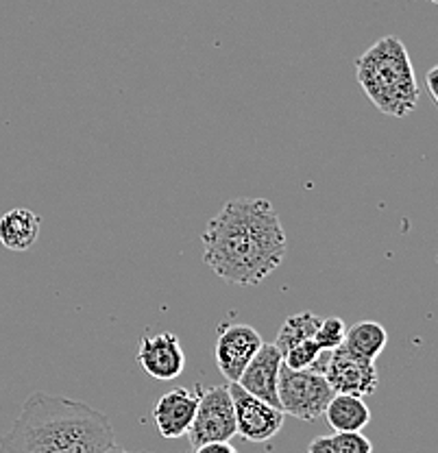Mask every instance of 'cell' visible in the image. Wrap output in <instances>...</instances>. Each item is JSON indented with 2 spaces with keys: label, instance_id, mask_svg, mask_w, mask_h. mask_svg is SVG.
Wrapping results in <instances>:
<instances>
[{
  "label": "cell",
  "instance_id": "cell-7",
  "mask_svg": "<svg viewBox=\"0 0 438 453\" xmlns=\"http://www.w3.org/2000/svg\"><path fill=\"white\" fill-rule=\"evenodd\" d=\"M229 395L234 401L235 436L249 442H268L284 427L286 414L277 405L257 399L238 384H229Z\"/></svg>",
  "mask_w": 438,
  "mask_h": 453
},
{
  "label": "cell",
  "instance_id": "cell-21",
  "mask_svg": "<svg viewBox=\"0 0 438 453\" xmlns=\"http://www.w3.org/2000/svg\"><path fill=\"white\" fill-rule=\"evenodd\" d=\"M436 74H438V68H436V65H432V68L430 70H427V88H430V94H432V98H434V103L438 101V94H436V81H434V79H436Z\"/></svg>",
  "mask_w": 438,
  "mask_h": 453
},
{
  "label": "cell",
  "instance_id": "cell-15",
  "mask_svg": "<svg viewBox=\"0 0 438 453\" xmlns=\"http://www.w3.org/2000/svg\"><path fill=\"white\" fill-rule=\"evenodd\" d=\"M321 319H319L314 311H299V314H292L284 320V325L277 332L275 344L280 347V351L284 353L286 349L295 347V344L304 342V340L314 338Z\"/></svg>",
  "mask_w": 438,
  "mask_h": 453
},
{
  "label": "cell",
  "instance_id": "cell-20",
  "mask_svg": "<svg viewBox=\"0 0 438 453\" xmlns=\"http://www.w3.org/2000/svg\"><path fill=\"white\" fill-rule=\"evenodd\" d=\"M308 453H338L332 436H319L308 445Z\"/></svg>",
  "mask_w": 438,
  "mask_h": 453
},
{
  "label": "cell",
  "instance_id": "cell-13",
  "mask_svg": "<svg viewBox=\"0 0 438 453\" xmlns=\"http://www.w3.org/2000/svg\"><path fill=\"white\" fill-rule=\"evenodd\" d=\"M325 418L329 427L336 432H362L371 423V410L365 396L338 395L334 393L332 401L325 408Z\"/></svg>",
  "mask_w": 438,
  "mask_h": 453
},
{
  "label": "cell",
  "instance_id": "cell-3",
  "mask_svg": "<svg viewBox=\"0 0 438 453\" xmlns=\"http://www.w3.org/2000/svg\"><path fill=\"white\" fill-rule=\"evenodd\" d=\"M356 79L365 96L384 116L406 118L417 110L421 88L406 44L384 35L356 59Z\"/></svg>",
  "mask_w": 438,
  "mask_h": 453
},
{
  "label": "cell",
  "instance_id": "cell-22",
  "mask_svg": "<svg viewBox=\"0 0 438 453\" xmlns=\"http://www.w3.org/2000/svg\"><path fill=\"white\" fill-rule=\"evenodd\" d=\"M105 453H153V451H125V449H120V447L111 445V447H110V449H107Z\"/></svg>",
  "mask_w": 438,
  "mask_h": 453
},
{
  "label": "cell",
  "instance_id": "cell-9",
  "mask_svg": "<svg viewBox=\"0 0 438 453\" xmlns=\"http://www.w3.org/2000/svg\"><path fill=\"white\" fill-rule=\"evenodd\" d=\"M135 362L146 375L158 381H173L186 371V353H183L181 340L173 332H159L140 340Z\"/></svg>",
  "mask_w": 438,
  "mask_h": 453
},
{
  "label": "cell",
  "instance_id": "cell-12",
  "mask_svg": "<svg viewBox=\"0 0 438 453\" xmlns=\"http://www.w3.org/2000/svg\"><path fill=\"white\" fill-rule=\"evenodd\" d=\"M40 216L27 207H13L0 216V244L9 251H29L40 238Z\"/></svg>",
  "mask_w": 438,
  "mask_h": 453
},
{
  "label": "cell",
  "instance_id": "cell-6",
  "mask_svg": "<svg viewBox=\"0 0 438 453\" xmlns=\"http://www.w3.org/2000/svg\"><path fill=\"white\" fill-rule=\"evenodd\" d=\"M312 368L323 372L327 384L338 395L369 396L378 390L380 377L375 362L351 356L342 347L334 349V351H323Z\"/></svg>",
  "mask_w": 438,
  "mask_h": 453
},
{
  "label": "cell",
  "instance_id": "cell-19",
  "mask_svg": "<svg viewBox=\"0 0 438 453\" xmlns=\"http://www.w3.org/2000/svg\"><path fill=\"white\" fill-rule=\"evenodd\" d=\"M190 453H240L232 445V441H220V442H205V445L192 447Z\"/></svg>",
  "mask_w": 438,
  "mask_h": 453
},
{
  "label": "cell",
  "instance_id": "cell-23",
  "mask_svg": "<svg viewBox=\"0 0 438 453\" xmlns=\"http://www.w3.org/2000/svg\"><path fill=\"white\" fill-rule=\"evenodd\" d=\"M430 3H436V0H430Z\"/></svg>",
  "mask_w": 438,
  "mask_h": 453
},
{
  "label": "cell",
  "instance_id": "cell-8",
  "mask_svg": "<svg viewBox=\"0 0 438 453\" xmlns=\"http://www.w3.org/2000/svg\"><path fill=\"white\" fill-rule=\"evenodd\" d=\"M262 336L256 327L244 323H225L219 327L214 344V360L220 375L234 384L240 380L244 366L251 362L257 349L262 347Z\"/></svg>",
  "mask_w": 438,
  "mask_h": 453
},
{
  "label": "cell",
  "instance_id": "cell-16",
  "mask_svg": "<svg viewBox=\"0 0 438 453\" xmlns=\"http://www.w3.org/2000/svg\"><path fill=\"white\" fill-rule=\"evenodd\" d=\"M321 353L323 351L319 349L317 340L310 338V340H304V342L295 344V347L286 349V351L281 353V357H284V366L299 371V368H312Z\"/></svg>",
  "mask_w": 438,
  "mask_h": 453
},
{
  "label": "cell",
  "instance_id": "cell-10",
  "mask_svg": "<svg viewBox=\"0 0 438 453\" xmlns=\"http://www.w3.org/2000/svg\"><path fill=\"white\" fill-rule=\"evenodd\" d=\"M196 405H199V386H195V390L179 386L159 396L153 405V423L159 436L166 441L186 436L195 421Z\"/></svg>",
  "mask_w": 438,
  "mask_h": 453
},
{
  "label": "cell",
  "instance_id": "cell-4",
  "mask_svg": "<svg viewBox=\"0 0 438 453\" xmlns=\"http://www.w3.org/2000/svg\"><path fill=\"white\" fill-rule=\"evenodd\" d=\"M277 396H280L281 412L290 414L299 421L317 423L319 418H323L334 390L323 372L317 368L295 371V368L281 366Z\"/></svg>",
  "mask_w": 438,
  "mask_h": 453
},
{
  "label": "cell",
  "instance_id": "cell-17",
  "mask_svg": "<svg viewBox=\"0 0 438 453\" xmlns=\"http://www.w3.org/2000/svg\"><path fill=\"white\" fill-rule=\"evenodd\" d=\"M345 320L338 319V316H329V319H321V325H319L317 334H314V340H317L321 351H334L345 340Z\"/></svg>",
  "mask_w": 438,
  "mask_h": 453
},
{
  "label": "cell",
  "instance_id": "cell-11",
  "mask_svg": "<svg viewBox=\"0 0 438 453\" xmlns=\"http://www.w3.org/2000/svg\"><path fill=\"white\" fill-rule=\"evenodd\" d=\"M281 366H284V357H281L280 347L275 342H262V347L257 349L251 362L244 366L242 375L235 384L247 390V393L256 395L257 399L280 408L277 384H280Z\"/></svg>",
  "mask_w": 438,
  "mask_h": 453
},
{
  "label": "cell",
  "instance_id": "cell-5",
  "mask_svg": "<svg viewBox=\"0 0 438 453\" xmlns=\"http://www.w3.org/2000/svg\"><path fill=\"white\" fill-rule=\"evenodd\" d=\"M186 436L190 441V449L205 442L232 441L235 436V417L229 386H199V405Z\"/></svg>",
  "mask_w": 438,
  "mask_h": 453
},
{
  "label": "cell",
  "instance_id": "cell-18",
  "mask_svg": "<svg viewBox=\"0 0 438 453\" xmlns=\"http://www.w3.org/2000/svg\"><path fill=\"white\" fill-rule=\"evenodd\" d=\"M332 438L338 453H373V442L362 432H336Z\"/></svg>",
  "mask_w": 438,
  "mask_h": 453
},
{
  "label": "cell",
  "instance_id": "cell-2",
  "mask_svg": "<svg viewBox=\"0 0 438 453\" xmlns=\"http://www.w3.org/2000/svg\"><path fill=\"white\" fill-rule=\"evenodd\" d=\"M111 445L116 434L105 412L37 390L0 438V453H105Z\"/></svg>",
  "mask_w": 438,
  "mask_h": 453
},
{
  "label": "cell",
  "instance_id": "cell-14",
  "mask_svg": "<svg viewBox=\"0 0 438 453\" xmlns=\"http://www.w3.org/2000/svg\"><path fill=\"white\" fill-rule=\"evenodd\" d=\"M386 344H388V332H386L384 325L375 323V320H360V323L347 327L341 347L347 349L351 356L375 362L386 349Z\"/></svg>",
  "mask_w": 438,
  "mask_h": 453
},
{
  "label": "cell",
  "instance_id": "cell-1",
  "mask_svg": "<svg viewBox=\"0 0 438 453\" xmlns=\"http://www.w3.org/2000/svg\"><path fill=\"white\" fill-rule=\"evenodd\" d=\"M204 262L220 280L234 286H257L281 266L288 238L268 198H232L207 220Z\"/></svg>",
  "mask_w": 438,
  "mask_h": 453
}]
</instances>
